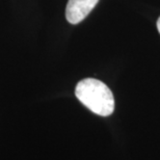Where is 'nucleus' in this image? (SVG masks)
Listing matches in <instances>:
<instances>
[{"label": "nucleus", "instance_id": "1", "mask_svg": "<svg viewBox=\"0 0 160 160\" xmlns=\"http://www.w3.org/2000/svg\"><path fill=\"white\" fill-rule=\"evenodd\" d=\"M75 95L85 107L98 116L108 117L113 112V95L110 88L100 80L86 78L79 81Z\"/></svg>", "mask_w": 160, "mask_h": 160}, {"label": "nucleus", "instance_id": "2", "mask_svg": "<svg viewBox=\"0 0 160 160\" xmlns=\"http://www.w3.org/2000/svg\"><path fill=\"white\" fill-rule=\"evenodd\" d=\"M99 0H69L66 8V18L69 23L78 24L88 17Z\"/></svg>", "mask_w": 160, "mask_h": 160}, {"label": "nucleus", "instance_id": "3", "mask_svg": "<svg viewBox=\"0 0 160 160\" xmlns=\"http://www.w3.org/2000/svg\"><path fill=\"white\" fill-rule=\"evenodd\" d=\"M157 29H158L159 33H160V17H159V19L157 20Z\"/></svg>", "mask_w": 160, "mask_h": 160}]
</instances>
